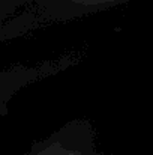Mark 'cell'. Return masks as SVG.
<instances>
[{"instance_id": "obj_1", "label": "cell", "mask_w": 153, "mask_h": 155, "mask_svg": "<svg viewBox=\"0 0 153 155\" xmlns=\"http://www.w3.org/2000/svg\"><path fill=\"white\" fill-rule=\"evenodd\" d=\"M126 2L131 0H30V3L0 30V42L18 39L56 24L77 21Z\"/></svg>"}, {"instance_id": "obj_2", "label": "cell", "mask_w": 153, "mask_h": 155, "mask_svg": "<svg viewBox=\"0 0 153 155\" xmlns=\"http://www.w3.org/2000/svg\"><path fill=\"white\" fill-rule=\"evenodd\" d=\"M80 60L81 59L75 54H66L36 63L14 65L0 69V114L8 113L9 104L24 89L75 66Z\"/></svg>"}, {"instance_id": "obj_3", "label": "cell", "mask_w": 153, "mask_h": 155, "mask_svg": "<svg viewBox=\"0 0 153 155\" xmlns=\"http://www.w3.org/2000/svg\"><path fill=\"white\" fill-rule=\"evenodd\" d=\"M30 0H0V30L6 26L9 20H12L17 14H20Z\"/></svg>"}]
</instances>
